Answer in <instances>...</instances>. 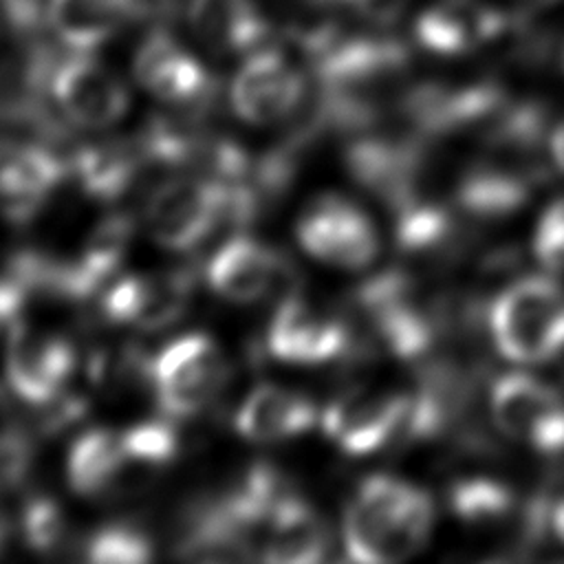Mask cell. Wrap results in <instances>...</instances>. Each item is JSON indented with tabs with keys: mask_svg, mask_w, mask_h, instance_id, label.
<instances>
[{
	"mask_svg": "<svg viewBox=\"0 0 564 564\" xmlns=\"http://www.w3.org/2000/svg\"><path fill=\"white\" fill-rule=\"evenodd\" d=\"M434 522L430 496L397 476L364 478L350 496L341 538L350 560L366 564L399 562L416 553Z\"/></svg>",
	"mask_w": 564,
	"mask_h": 564,
	"instance_id": "6da1fadb",
	"label": "cell"
},
{
	"mask_svg": "<svg viewBox=\"0 0 564 564\" xmlns=\"http://www.w3.org/2000/svg\"><path fill=\"white\" fill-rule=\"evenodd\" d=\"M489 328L502 357L549 361L564 350V289L542 275L509 284L491 304Z\"/></svg>",
	"mask_w": 564,
	"mask_h": 564,
	"instance_id": "7a4b0ae2",
	"label": "cell"
},
{
	"mask_svg": "<svg viewBox=\"0 0 564 564\" xmlns=\"http://www.w3.org/2000/svg\"><path fill=\"white\" fill-rule=\"evenodd\" d=\"M229 361L205 333H187L150 357V388L163 416L174 421L205 412L229 383Z\"/></svg>",
	"mask_w": 564,
	"mask_h": 564,
	"instance_id": "3957f363",
	"label": "cell"
},
{
	"mask_svg": "<svg viewBox=\"0 0 564 564\" xmlns=\"http://www.w3.org/2000/svg\"><path fill=\"white\" fill-rule=\"evenodd\" d=\"M205 280L216 295L236 304H251L275 295H295L300 273L278 247L238 234L216 249L205 267Z\"/></svg>",
	"mask_w": 564,
	"mask_h": 564,
	"instance_id": "277c9868",
	"label": "cell"
},
{
	"mask_svg": "<svg viewBox=\"0 0 564 564\" xmlns=\"http://www.w3.org/2000/svg\"><path fill=\"white\" fill-rule=\"evenodd\" d=\"M150 238L170 251L196 249L220 220V185L207 176H172L159 183L143 207Z\"/></svg>",
	"mask_w": 564,
	"mask_h": 564,
	"instance_id": "5b68a950",
	"label": "cell"
},
{
	"mask_svg": "<svg viewBox=\"0 0 564 564\" xmlns=\"http://www.w3.org/2000/svg\"><path fill=\"white\" fill-rule=\"evenodd\" d=\"M70 152L29 137L0 134V214L24 225L70 178Z\"/></svg>",
	"mask_w": 564,
	"mask_h": 564,
	"instance_id": "8992f818",
	"label": "cell"
},
{
	"mask_svg": "<svg viewBox=\"0 0 564 564\" xmlns=\"http://www.w3.org/2000/svg\"><path fill=\"white\" fill-rule=\"evenodd\" d=\"M295 236L306 253L339 269H364L379 251L372 220L337 194L313 198L295 223Z\"/></svg>",
	"mask_w": 564,
	"mask_h": 564,
	"instance_id": "52a82bcc",
	"label": "cell"
},
{
	"mask_svg": "<svg viewBox=\"0 0 564 564\" xmlns=\"http://www.w3.org/2000/svg\"><path fill=\"white\" fill-rule=\"evenodd\" d=\"M132 75L150 95L205 117L214 106L218 84L207 68L167 31H152L139 44L132 59Z\"/></svg>",
	"mask_w": 564,
	"mask_h": 564,
	"instance_id": "ba28073f",
	"label": "cell"
},
{
	"mask_svg": "<svg viewBox=\"0 0 564 564\" xmlns=\"http://www.w3.org/2000/svg\"><path fill=\"white\" fill-rule=\"evenodd\" d=\"M498 430L544 454L564 452V399L544 381L511 372L500 377L489 394Z\"/></svg>",
	"mask_w": 564,
	"mask_h": 564,
	"instance_id": "9c48e42d",
	"label": "cell"
},
{
	"mask_svg": "<svg viewBox=\"0 0 564 564\" xmlns=\"http://www.w3.org/2000/svg\"><path fill=\"white\" fill-rule=\"evenodd\" d=\"M51 97L66 121L99 130L117 123L130 108L123 79L84 51L59 57L51 77Z\"/></svg>",
	"mask_w": 564,
	"mask_h": 564,
	"instance_id": "30bf717a",
	"label": "cell"
},
{
	"mask_svg": "<svg viewBox=\"0 0 564 564\" xmlns=\"http://www.w3.org/2000/svg\"><path fill=\"white\" fill-rule=\"evenodd\" d=\"M311 86L306 77L273 46L245 55L231 82L236 115L253 126L289 121L304 104Z\"/></svg>",
	"mask_w": 564,
	"mask_h": 564,
	"instance_id": "8fae6325",
	"label": "cell"
},
{
	"mask_svg": "<svg viewBox=\"0 0 564 564\" xmlns=\"http://www.w3.org/2000/svg\"><path fill=\"white\" fill-rule=\"evenodd\" d=\"M264 346L284 364L315 366L350 352L352 328L344 317L317 308L295 293L278 302Z\"/></svg>",
	"mask_w": 564,
	"mask_h": 564,
	"instance_id": "7c38bea8",
	"label": "cell"
},
{
	"mask_svg": "<svg viewBox=\"0 0 564 564\" xmlns=\"http://www.w3.org/2000/svg\"><path fill=\"white\" fill-rule=\"evenodd\" d=\"M196 271L178 267L159 273L126 275L101 295V313L112 324L161 330L176 324L189 308Z\"/></svg>",
	"mask_w": 564,
	"mask_h": 564,
	"instance_id": "4fadbf2b",
	"label": "cell"
},
{
	"mask_svg": "<svg viewBox=\"0 0 564 564\" xmlns=\"http://www.w3.org/2000/svg\"><path fill=\"white\" fill-rule=\"evenodd\" d=\"M75 368L70 339L31 330L20 322L4 341V379L26 405H42L64 392Z\"/></svg>",
	"mask_w": 564,
	"mask_h": 564,
	"instance_id": "5bb4252c",
	"label": "cell"
},
{
	"mask_svg": "<svg viewBox=\"0 0 564 564\" xmlns=\"http://www.w3.org/2000/svg\"><path fill=\"white\" fill-rule=\"evenodd\" d=\"M410 397L348 390L322 412L324 434L346 454L366 456L403 432Z\"/></svg>",
	"mask_w": 564,
	"mask_h": 564,
	"instance_id": "9a60e30c",
	"label": "cell"
},
{
	"mask_svg": "<svg viewBox=\"0 0 564 564\" xmlns=\"http://www.w3.org/2000/svg\"><path fill=\"white\" fill-rule=\"evenodd\" d=\"M348 174L390 209L419 196L423 150L408 139L359 137L344 150Z\"/></svg>",
	"mask_w": 564,
	"mask_h": 564,
	"instance_id": "2e32d148",
	"label": "cell"
},
{
	"mask_svg": "<svg viewBox=\"0 0 564 564\" xmlns=\"http://www.w3.org/2000/svg\"><path fill=\"white\" fill-rule=\"evenodd\" d=\"M192 31L216 53L249 55L269 46L271 26L256 0H189Z\"/></svg>",
	"mask_w": 564,
	"mask_h": 564,
	"instance_id": "e0dca14e",
	"label": "cell"
},
{
	"mask_svg": "<svg viewBox=\"0 0 564 564\" xmlns=\"http://www.w3.org/2000/svg\"><path fill=\"white\" fill-rule=\"evenodd\" d=\"M317 421L315 403L289 388H253L234 416L236 432L253 443H275L308 432Z\"/></svg>",
	"mask_w": 564,
	"mask_h": 564,
	"instance_id": "ac0fdd59",
	"label": "cell"
},
{
	"mask_svg": "<svg viewBox=\"0 0 564 564\" xmlns=\"http://www.w3.org/2000/svg\"><path fill=\"white\" fill-rule=\"evenodd\" d=\"M330 544L319 513L293 489L275 507L260 542V557L275 564L319 562Z\"/></svg>",
	"mask_w": 564,
	"mask_h": 564,
	"instance_id": "d6986e66",
	"label": "cell"
},
{
	"mask_svg": "<svg viewBox=\"0 0 564 564\" xmlns=\"http://www.w3.org/2000/svg\"><path fill=\"white\" fill-rule=\"evenodd\" d=\"M145 163L137 137L82 143L70 152V178L86 196L115 200L134 183Z\"/></svg>",
	"mask_w": 564,
	"mask_h": 564,
	"instance_id": "ffe728a7",
	"label": "cell"
},
{
	"mask_svg": "<svg viewBox=\"0 0 564 564\" xmlns=\"http://www.w3.org/2000/svg\"><path fill=\"white\" fill-rule=\"evenodd\" d=\"M128 463L121 432L93 427L73 441L66 456V478L77 496L95 498L121 478Z\"/></svg>",
	"mask_w": 564,
	"mask_h": 564,
	"instance_id": "44dd1931",
	"label": "cell"
},
{
	"mask_svg": "<svg viewBox=\"0 0 564 564\" xmlns=\"http://www.w3.org/2000/svg\"><path fill=\"white\" fill-rule=\"evenodd\" d=\"M126 20L123 0H48V24L70 51L104 46Z\"/></svg>",
	"mask_w": 564,
	"mask_h": 564,
	"instance_id": "7402d4cb",
	"label": "cell"
},
{
	"mask_svg": "<svg viewBox=\"0 0 564 564\" xmlns=\"http://www.w3.org/2000/svg\"><path fill=\"white\" fill-rule=\"evenodd\" d=\"M531 183L524 174L496 163H478L460 176L458 207L478 218H498L516 212L529 196Z\"/></svg>",
	"mask_w": 564,
	"mask_h": 564,
	"instance_id": "603a6c76",
	"label": "cell"
},
{
	"mask_svg": "<svg viewBox=\"0 0 564 564\" xmlns=\"http://www.w3.org/2000/svg\"><path fill=\"white\" fill-rule=\"evenodd\" d=\"M494 18L476 0H445L419 22V40L436 53H463L487 40Z\"/></svg>",
	"mask_w": 564,
	"mask_h": 564,
	"instance_id": "cb8c5ba5",
	"label": "cell"
},
{
	"mask_svg": "<svg viewBox=\"0 0 564 564\" xmlns=\"http://www.w3.org/2000/svg\"><path fill=\"white\" fill-rule=\"evenodd\" d=\"M397 216L394 236L401 249L412 253L434 251L447 245L454 234V218L441 205L423 200L421 194L392 209Z\"/></svg>",
	"mask_w": 564,
	"mask_h": 564,
	"instance_id": "d4e9b609",
	"label": "cell"
},
{
	"mask_svg": "<svg viewBox=\"0 0 564 564\" xmlns=\"http://www.w3.org/2000/svg\"><path fill=\"white\" fill-rule=\"evenodd\" d=\"M154 555L148 531L130 520H115L97 527L84 542V557L90 562L137 564Z\"/></svg>",
	"mask_w": 564,
	"mask_h": 564,
	"instance_id": "484cf974",
	"label": "cell"
},
{
	"mask_svg": "<svg viewBox=\"0 0 564 564\" xmlns=\"http://www.w3.org/2000/svg\"><path fill=\"white\" fill-rule=\"evenodd\" d=\"M449 507L469 524H489L513 509V494L494 478H467L452 487Z\"/></svg>",
	"mask_w": 564,
	"mask_h": 564,
	"instance_id": "4316f807",
	"label": "cell"
},
{
	"mask_svg": "<svg viewBox=\"0 0 564 564\" xmlns=\"http://www.w3.org/2000/svg\"><path fill=\"white\" fill-rule=\"evenodd\" d=\"M18 527L24 544L42 555L59 551L68 531L64 509L48 494H31L24 500Z\"/></svg>",
	"mask_w": 564,
	"mask_h": 564,
	"instance_id": "83f0119b",
	"label": "cell"
},
{
	"mask_svg": "<svg viewBox=\"0 0 564 564\" xmlns=\"http://www.w3.org/2000/svg\"><path fill=\"white\" fill-rule=\"evenodd\" d=\"M121 441L130 463L150 467L167 465L181 452V436L170 416L134 423L121 432Z\"/></svg>",
	"mask_w": 564,
	"mask_h": 564,
	"instance_id": "f1b7e54d",
	"label": "cell"
},
{
	"mask_svg": "<svg viewBox=\"0 0 564 564\" xmlns=\"http://www.w3.org/2000/svg\"><path fill=\"white\" fill-rule=\"evenodd\" d=\"M35 465V441L24 427L0 430V491L20 489Z\"/></svg>",
	"mask_w": 564,
	"mask_h": 564,
	"instance_id": "f546056e",
	"label": "cell"
},
{
	"mask_svg": "<svg viewBox=\"0 0 564 564\" xmlns=\"http://www.w3.org/2000/svg\"><path fill=\"white\" fill-rule=\"evenodd\" d=\"M535 258L551 271H564V198L549 205L533 236Z\"/></svg>",
	"mask_w": 564,
	"mask_h": 564,
	"instance_id": "4dcf8cb0",
	"label": "cell"
},
{
	"mask_svg": "<svg viewBox=\"0 0 564 564\" xmlns=\"http://www.w3.org/2000/svg\"><path fill=\"white\" fill-rule=\"evenodd\" d=\"M0 18L15 35H37L48 22V0H0Z\"/></svg>",
	"mask_w": 564,
	"mask_h": 564,
	"instance_id": "1f68e13d",
	"label": "cell"
},
{
	"mask_svg": "<svg viewBox=\"0 0 564 564\" xmlns=\"http://www.w3.org/2000/svg\"><path fill=\"white\" fill-rule=\"evenodd\" d=\"M549 152L553 163L564 172V123H560L549 137Z\"/></svg>",
	"mask_w": 564,
	"mask_h": 564,
	"instance_id": "d6a6232c",
	"label": "cell"
},
{
	"mask_svg": "<svg viewBox=\"0 0 564 564\" xmlns=\"http://www.w3.org/2000/svg\"><path fill=\"white\" fill-rule=\"evenodd\" d=\"M549 524L553 533L564 542V498H560L549 511Z\"/></svg>",
	"mask_w": 564,
	"mask_h": 564,
	"instance_id": "836d02e7",
	"label": "cell"
},
{
	"mask_svg": "<svg viewBox=\"0 0 564 564\" xmlns=\"http://www.w3.org/2000/svg\"><path fill=\"white\" fill-rule=\"evenodd\" d=\"M7 535H9V522H7L4 516H0V549H2L4 542H7Z\"/></svg>",
	"mask_w": 564,
	"mask_h": 564,
	"instance_id": "e575fe53",
	"label": "cell"
},
{
	"mask_svg": "<svg viewBox=\"0 0 564 564\" xmlns=\"http://www.w3.org/2000/svg\"><path fill=\"white\" fill-rule=\"evenodd\" d=\"M308 4H317V7H326V4H335V2H341V0H304Z\"/></svg>",
	"mask_w": 564,
	"mask_h": 564,
	"instance_id": "d590c367",
	"label": "cell"
}]
</instances>
